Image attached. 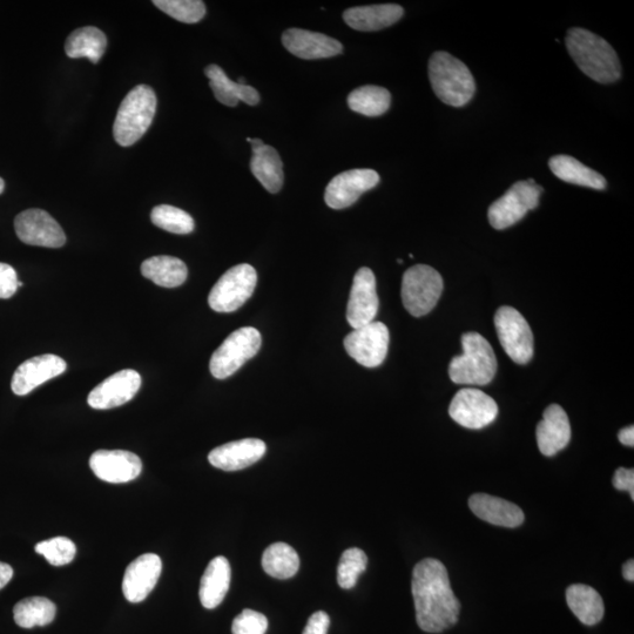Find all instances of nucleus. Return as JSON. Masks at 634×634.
Instances as JSON below:
<instances>
[{
	"label": "nucleus",
	"instance_id": "nucleus-8",
	"mask_svg": "<svg viewBox=\"0 0 634 634\" xmlns=\"http://www.w3.org/2000/svg\"><path fill=\"white\" fill-rule=\"evenodd\" d=\"M258 274L247 263L228 269L209 293L208 303L214 312L233 313L251 298L254 293Z\"/></svg>",
	"mask_w": 634,
	"mask_h": 634
},
{
	"label": "nucleus",
	"instance_id": "nucleus-16",
	"mask_svg": "<svg viewBox=\"0 0 634 634\" xmlns=\"http://www.w3.org/2000/svg\"><path fill=\"white\" fill-rule=\"evenodd\" d=\"M90 467L99 480L121 484L136 480L143 470V462L130 451L98 450L90 458Z\"/></svg>",
	"mask_w": 634,
	"mask_h": 634
},
{
	"label": "nucleus",
	"instance_id": "nucleus-14",
	"mask_svg": "<svg viewBox=\"0 0 634 634\" xmlns=\"http://www.w3.org/2000/svg\"><path fill=\"white\" fill-rule=\"evenodd\" d=\"M380 301L376 292V278L372 269L363 267L354 276L350 290L347 321L354 329L374 322Z\"/></svg>",
	"mask_w": 634,
	"mask_h": 634
},
{
	"label": "nucleus",
	"instance_id": "nucleus-22",
	"mask_svg": "<svg viewBox=\"0 0 634 634\" xmlns=\"http://www.w3.org/2000/svg\"><path fill=\"white\" fill-rule=\"evenodd\" d=\"M538 448L544 456H555L566 448L571 440L568 414L558 404H551L543 414L536 430Z\"/></svg>",
	"mask_w": 634,
	"mask_h": 634
},
{
	"label": "nucleus",
	"instance_id": "nucleus-38",
	"mask_svg": "<svg viewBox=\"0 0 634 634\" xmlns=\"http://www.w3.org/2000/svg\"><path fill=\"white\" fill-rule=\"evenodd\" d=\"M36 552L42 555L53 566L70 564L76 557L77 548L71 539L56 537L47 539L36 545Z\"/></svg>",
	"mask_w": 634,
	"mask_h": 634
},
{
	"label": "nucleus",
	"instance_id": "nucleus-37",
	"mask_svg": "<svg viewBox=\"0 0 634 634\" xmlns=\"http://www.w3.org/2000/svg\"><path fill=\"white\" fill-rule=\"evenodd\" d=\"M153 4L166 15L185 24L199 23L206 15L201 0H154Z\"/></svg>",
	"mask_w": 634,
	"mask_h": 634
},
{
	"label": "nucleus",
	"instance_id": "nucleus-41",
	"mask_svg": "<svg viewBox=\"0 0 634 634\" xmlns=\"http://www.w3.org/2000/svg\"><path fill=\"white\" fill-rule=\"evenodd\" d=\"M613 485L620 491L629 492L632 501H634V470L619 468L613 476Z\"/></svg>",
	"mask_w": 634,
	"mask_h": 634
},
{
	"label": "nucleus",
	"instance_id": "nucleus-20",
	"mask_svg": "<svg viewBox=\"0 0 634 634\" xmlns=\"http://www.w3.org/2000/svg\"><path fill=\"white\" fill-rule=\"evenodd\" d=\"M282 44L292 55L306 60L335 57L343 51L339 40L301 29L285 31L282 35Z\"/></svg>",
	"mask_w": 634,
	"mask_h": 634
},
{
	"label": "nucleus",
	"instance_id": "nucleus-23",
	"mask_svg": "<svg viewBox=\"0 0 634 634\" xmlns=\"http://www.w3.org/2000/svg\"><path fill=\"white\" fill-rule=\"evenodd\" d=\"M469 507L474 514L492 525L518 528L524 522V512L516 504L487 494L472 495Z\"/></svg>",
	"mask_w": 634,
	"mask_h": 634
},
{
	"label": "nucleus",
	"instance_id": "nucleus-44",
	"mask_svg": "<svg viewBox=\"0 0 634 634\" xmlns=\"http://www.w3.org/2000/svg\"><path fill=\"white\" fill-rule=\"evenodd\" d=\"M618 438L620 443L632 448L634 445V427L631 426L620 430Z\"/></svg>",
	"mask_w": 634,
	"mask_h": 634
},
{
	"label": "nucleus",
	"instance_id": "nucleus-10",
	"mask_svg": "<svg viewBox=\"0 0 634 634\" xmlns=\"http://www.w3.org/2000/svg\"><path fill=\"white\" fill-rule=\"evenodd\" d=\"M495 326L505 353L518 364L529 363L534 356V334L528 321L517 309L504 306L497 310Z\"/></svg>",
	"mask_w": 634,
	"mask_h": 634
},
{
	"label": "nucleus",
	"instance_id": "nucleus-9",
	"mask_svg": "<svg viewBox=\"0 0 634 634\" xmlns=\"http://www.w3.org/2000/svg\"><path fill=\"white\" fill-rule=\"evenodd\" d=\"M542 193L543 188L535 180L516 182L502 198L490 206V225L498 231L516 225L528 212L538 207Z\"/></svg>",
	"mask_w": 634,
	"mask_h": 634
},
{
	"label": "nucleus",
	"instance_id": "nucleus-36",
	"mask_svg": "<svg viewBox=\"0 0 634 634\" xmlns=\"http://www.w3.org/2000/svg\"><path fill=\"white\" fill-rule=\"evenodd\" d=\"M368 557L361 549L353 548L343 552L337 568V583L345 590L353 589L357 580L366 571Z\"/></svg>",
	"mask_w": 634,
	"mask_h": 634
},
{
	"label": "nucleus",
	"instance_id": "nucleus-33",
	"mask_svg": "<svg viewBox=\"0 0 634 634\" xmlns=\"http://www.w3.org/2000/svg\"><path fill=\"white\" fill-rule=\"evenodd\" d=\"M56 613L55 603L44 597L25 598L20 600L13 609L15 622L23 629L49 625L55 620Z\"/></svg>",
	"mask_w": 634,
	"mask_h": 634
},
{
	"label": "nucleus",
	"instance_id": "nucleus-45",
	"mask_svg": "<svg viewBox=\"0 0 634 634\" xmlns=\"http://www.w3.org/2000/svg\"><path fill=\"white\" fill-rule=\"evenodd\" d=\"M623 576L627 580V582L633 583L634 580V562L633 559L631 561L626 562L623 566Z\"/></svg>",
	"mask_w": 634,
	"mask_h": 634
},
{
	"label": "nucleus",
	"instance_id": "nucleus-15",
	"mask_svg": "<svg viewBox=\"0 0 634 634\" xmlns=\"http://www.w3.org/2000/svg\"><path fill=\"white\" fill-rule=\"evenodd\" d=\"M380 175L373 170L343 172L329 182L326 188V204L333 209H343L355 204L363 193L379 185Z\"/></svg>",
	"mask_w": 634,
	"mask_h": 634
},
{
	"label": "nucleus",
	"instance_id": "nucleus-32",
	"mask_svg": "<svg viewBox=\"0 0 634 634\" xmlns=\"http://www.w3.org/2000/svg\"><path fill=\"white\" fill-rule=\"evenodd\" d=\"M262 568L273 578H292L300 569L298 552L286 543H274L263 553Z\"/></svg>",
	"mask_w": 634,
	"mask_h": 634
},
{
	"label": "nucleus",
	"instance_id": "nucleus-3",
	"mask_svg": "<svg viewBox=\"0 0 634 634\" xmlns=\"http://www.w3.org/2000/svg\"><path fill=\"white\" fill-rule=\"evenodd\" d=\"M429 78L442 103L462 107L474 97L476 84L468 66L444 51L435 52L429 62Z\"/></svg>",
	"mask_w": 634,
	"mask_h": 634
},
{
	"label": "nucleus",
	"instance_id": "nucleus-43",
	"mask_svg": "<svg viewBox=\"0 0 634 634\" xmlns=\"http://www.w3.org/2000/svg\"><path fill=\"white\" fill-rule=\"evenodd\" d=\"M13 577V569L9 564L0 562V590L10 583Z\"/></svg>",
	"mask_w": 634,
	"mask_h": 634
},
{
	"label": "nucleus",
	"instance_id": "nucleus-39",
	"mask_svg": "<svg viewBox=\"0 0 634 634\" xmlns=\"http://www.w3.org/2000/svg\"><path fill=\"white\" fill-rule=\"evenodd\" d=\"M268 629V620L262 613L253 610H244L234 619L232 625L233 634H265Z\"/></svg>",
	"mask_w": 634,
	"mask_h": 634
},
{
	"label": "nucleus",
	"instance_id": "nucleus-47",
	"mask_svg": "<svg viewBox=\"0 0 634 634\" xmlns=\"http://www.w3.org/2000/svg\"><path fill=\"white\" fill-rule=\"evenodd\" d=\"M238 84H240V85H247V84H246V79H245V78H239V80H238Z\"/></svg>",
	"mask_w": 634,
	"mask_h": 634
},
{
	"label": "nucleus",
	"instance_id": "nucleus-34",
	"mask_svg": "<svg viewBox=\"0 0 634 634\" xmlns=\"http://www.w3.org/2000/svg\"><path fill=\"white\" fill-rule=\"evenodd\" d=\"M391 96L388 90L380 86L359 87L349 94L350 110L366 117H380L389 110Z\"/></svg>",
	"mask_w": 634,
	"mask_h": 634
},
{
	"label": "nucleus",
	"instance_id": "nucleus-6",
	"mask_svg": "<svg viewBox=\"0 0 634 634\" xmlns=\"http://www.w3.org/2000/svg\"><path fill=\"white\" fill-rule=\"evenodd\" d=\"M443 292V279L433 267L417 265L408 269L402 280V302L408 313L421 317L433 310Z\"/></svg>",
	"mask_w": 634,
	"mask_h": 634
},
{
	"label": "nucleus",
	"instance_id": "nucleus-2",
	"mask_svg": "<svg viewBox=\"0 0 634 634\" xmlns=\"http://www.w3.org/2000/svg\"><path fill=\"white\" fill-rule=\"evenodd\" d=\"M570 56L580 71L600 84L622 77V66L613 47L605 39L584 29H571L565 39Z\"/></svg>",
	"mask_w": 634,
	"mask_h": 634
},
{
	"label": "nucleus",
	"instance_id": "nucleus-18",
	"mask_svg": "<svg viewBox=\"0 0 634 634\" xmlns=\"http://www.w3.org/2000/svg\"><path fill=\"white\" fill-rule=\"evenodd\" d=\"M66 368L65 360L57 355L45 354L32 357L20 364L13 374L12 391L18 396L28 395L45 382L62 375Z\"/></svg>",
	"mask_w": 634,
	"mask_h": 634
},
{
	"label": "nucleus",
	"instance_id": "nucleus-5",
	"mask_svg": "<svg viewBox=\"0 0 634 634\" xmlns=\"http://www.w3.org/2000/svg\"><path fill=\"white\" fill-rule=\"evenodd\" d=\"M157 104V96L152 87H134L120 104L114 121L113 136L117 144L130 147L143 138L153 123Z\"/></svg>",
	"mask_w": 634,
	"mask_h": 634
},
{
	"label": "nucleus",
	"instance_id": "nucleus-40",
	"mask_svg": "<svg viewBox=\"0 0 634 634\" xmlns=\"http://www.w3.org/2000/svg\"><path fill=\"white\" fill-rule=\"evenodd\" d=\"M18 276L15 268L0 262V299H10L17 293Z\"/></svg>",
	"mask_w": 634,
	"mask_h": 634
},
{
	"label": "nucleus",
	"instance_id": "nucleus-27",
	"mask_svg": "<svg viewBox=\"0 0 634 634\" xmlns=\"http://www.w3.org/2000/svg\"><path fill=\"white\" fill-rule=\"evenodd\" d=\"M205 74L219 103L229 107H235L239 101L251 106L259 104L260 96L254 87L233 82L220 66L208 65Z\"/></svg>",
	"mask_w": 634,
	"mask_h": 634
},
{
	"label": "nucleus",
	"instance_id": "nucleus-11",
	"mask_svg": "<svg viewBox=\"0 0 634 634\" xmlns=\"http://www.w3.org/2000/svg\"><path fill=\"white\" fill-rule=\"evenodd\" d=\"M389 330L382 322L356 328L345 339L350 357L367 368H376L386 360L389 348Z\"/></svg>",
	"mask_w": 634,
	"mask_h": 634
},
{
	"label": "nucleus",
	"instance_id": "nucleus-13",
	"mask_svg": "<svg viewBox=\"0 0 634 634\" xmlns=\"http://www.w3.org/2000/svg\"><path fill=\"white\" fill-rule=\"evenodd\" d=\"M15 229L19 240L26 245L60 248L66 244L63 228L43 209H28L18 214Z\"/></svg>",
	"mask_w": 634,
	"mask_h": 634
},
{
	"label": "nucleus",
	"instance_id": "nucleus-31",
	"mask_svg": "<svg viewBox=\"0 0 634 634\" xmlns=\"http://www.w3.org/2000/svg\"><path fill=\"white\" fill-rule=\"evenodd\" d=\"M107 47L105 33L94 26L73 31L66 39L65 52L72 59L87 58L98 64Z\"/></svg>",
	"mask_w": 634,
	"mask_h": 634
},
{
	"label": "nucleus",
	"instance_id": "nucleus-21",
	"mask_svg": "<svg viewBox=\"0 0 634 634\" xmlns=\"http://www.w3.org/2000/svg\"><path fill=\"white\" fill-rule=\"evenodd\" d=\"M265 442L258 438H245L215 448L208 455L213 467L224 471H238L251 467L266 454Z\"/></svg>",
	"mask_w": 634,
	"mask_h": 634
},
{
	"label": "nucleus",
	"instance_id": "nucleus-26",
	"mask_svg": "<svg viewBox=\"0 0 634 634\" xmlns=\"http://www.w3.org/2000/svg\"><path fill=\"white\" fill-rule=\"evenodd\" d=\"M232 570L227 558L219 556L208 564L200 584V602L207 610L218 607L231 585Z\"/></svg>",
	"mask_w": 634,
	"mask_h": 634
},
{
	"label": "nucleus",
	"instance_id": "nucleus-12",
	"mask_svg": "<svg viewBox=\"0 0 634 634\" xmlns=\"http://www.w3.org/2000/svg\"><path fill=\"white\" fill-rule=\"evenodd\" d=\"M449 415L460 426L478 430L490 426L498 416V406L492 397L474 388H465L450 403Z\"/></svg>",
	"mask_w": 634,
	"mask_h": 634
},
{
	"label": "nucleus",
	"instance_id": "nucleus-48",
	"mask_svg": "<svg viewBox=\"0 0 634 634\" xmlns=\"http://www.w3.org/2000/svg\"><path fill=\"white\" fill-rule=\"evenodd\" d=\"M23 286V282L18 281V287H22Z\"/></svg>",
	"mask_w": 634,
	"mask_h": 634
},
{
	"label": "nucleus",
	"instance_id": "nucleus-1",
	"mask_svg": "<svg viewBox=\"0 0 634 634\" xmlns=\"http://www.w3.org/2000/svg\"><path fill=\"white\" fill-rule=\"evenodd\" d=\"M411 592L417 624L424 632L441 633L458 622L461 603L451 589L447 568L437 559L417 563Z\"/></svg>",
	"mask_w": 634,
	"mask_h": 634
},
{
	"label": "nucleus",
	"instance_id": "nucleus-17",
	"mask_svg": "<svg viewBox=\"0 0 634 634\" xmlns=\"http://www.w3.org/2000/svg\"><path fill=\"white\" fill-rule=\"evenodd\" d=\"M141 376L136 370L125 369L113 374L94 388L87 402L97 410L113 409L124 406L138 394Z\"/></svg>",
	"mask_w": 634,
	"mask_h": 634
},
{
	"label": "nucleus",
	"instance_id": "nucleus-46",
	"mask_svg": "<svg viewBox=\"0 0 634 634\" xmlns=\"http://www.w3.org/2000/svg\"><path fill=\"white\" fill-rule=\"evenodd\" d=\"M5 190V181L0 178V194H2Z\"/></svg>",
	"mask_w": 634,
	"mask_h": 634
},
{
	"label": "nucleus",
	"instance_id": "nucleus-25",
	"mask_svg": "<svg viewBox=\"0 0 634 634\" xmlns=\"http://www.w3.org/2000/svg\"><path fill=\"white\" fill-rule=\"evenodd\" d=\"M404 10L397 4L359 6L343 13V19L356 31H380L399 22Z\"/></svg>",
	"mask_w": 634,
	"mask_h": 634
},
{
	"label": "nucleus",
	"instance_id": "nucleus-24",
	"mask_svg": "<svg viewBox=\"0 0 634 634\" xmlns=\"http://www.w3.org/2000/svg\"><path fill=\"white\" fill-rule=\"evenodd\" d=\"M252 144L251 171L269 193H278L283 185V165L278 151L261 139L247 138Z\"/></svg>",
	"mask_w": 634,
	"mask_h": 634
},
{
	"label": "nucleus",
	"instance_id": "nucleus-28",
	"mask_svg": "<svg viewBox=\"0 0 634 634\" xmlns=\"http://www.w3.org/2000/svg\"><path fill=\"white\" fill-rule=\"evenodd\" d=\"M550 170L557 178L568 184L593 188L602 191L606 180L602 174L591 170L570 155H556L549 161Z\"/></svg>",
	"mask_w": 634,
	"mask_h": 634
},
{
	"label": "nucleus",
	"instance_id": "nucleus-19",
	"mask_svg": "<svg viewBox=\"0 0 634 634\" xmlns=\"http://www.w3.org/2000/svg\"><path fill=\"white\" fill-rule=\"evenodd\" d=\"M163 571V562L155 553H145L127 566L123 592L130 603H141L153 591Z\"/></svg>",
	"mask_w": 634,
	"mask_h": 634
},
{
	"label": "nucleus",
	"instance_id": "nucleus-42",
	"mask_svg": "<svg viewBox=\"0 0 634 634\" xmlns=\"http://www.w3.org/2000/svg\"><path fill=\"white\" fill-rule=\"evenodd\" d=\"M329 625L330 618L326 612H315L314 615L308 619V623L302 634H328Z\"/></svg>",
	"mask_w": 634,
	"mask_h": 634
},
{
	"label": "nucleus",
	"instance_id": "nucleus-30",
	"mask_svg": "<svg viewBox=\"0 0 634 634\" xmlns=\"http://www.w3.org/2000/svg\"><path fill=\"white\" fill-rule=\"evenodd\" d=\"M141 274L157 286L177 288L187 280L188 269L184 261L173 256H154L143 262Z\"/></svg>",
	"mask_w": 634,
	"mask_h": 634
},
{
	"label": "nucleus",
	"instance_id": "nucleus-7",
	"mask_svg": "<svg viewBox=\"0 0 634 634\" xmlns=\"http://www.w3.org/2000/svg\"><path fill=\"white\" fill-rule=\"evenodd\" d=\"M262 337L258 329L235 330L212 355L209 369L215 379L226 380L259 353Z\"/></svg>",
	"mask_w": 634,
	"mask_h": 634
},
{
	"label": "nucleus",
	"instance_id": "nucleus-29",
	"mask_svg": "<svg viewBox=\"0 0 634 634\" xmlns=\"http://www.w3.org/2000/svg\"><path fill=\"white\" fill-rule=\"evenodd\" d=\"M566 602L580 623L593 626L604 617V602L599 593L584 584L571 585L566 591Z\"/></svg>",
	"mask_w": 634,
	"mask_h": 634
},
{
	"label": "nucleus",
	"instance_id": "nucleus-35",
	"mask_svg": "<svg viewBox=\"0 0 634 634\" xmlns=\"http://www.w3.org/2000/svg\"><path fill=\"white\" fill-rule=\"evenodd\" d=\"M153 225L174 234H190L194 231V220L182 209L170 205L154 207L151 213Z\"/></svg>",
	"mask_w": 634,
	"mask_h": 634
},
{
	"label": "nucleus",
	"instance_id": "nucleus-4",
	"mask_svg": "<svg viewBox=\"0 0 634 634\" xmlns=\"http://www.w3.org/2000/svg\"><path fill=\"white\" fill-rule=\"evenodd\" d=\"M462 347L463 354L450 362V380L464 386H487L497 373L494 349L478 333L464 334Z\"/></svg>",
	"mask_w": 634,
	"mask_h": 634
}]
</instances>
